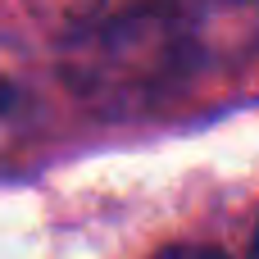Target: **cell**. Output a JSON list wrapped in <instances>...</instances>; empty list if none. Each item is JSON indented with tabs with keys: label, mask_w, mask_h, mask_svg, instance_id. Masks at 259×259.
<instances>
[{
	"label": "cell",
	"mask_w": 259,
	"mask_h": 259,
	"mask_svg": "<svg viewBox=\"0 0 259 259\" xmlns=\"http://www.w3.org/2000/svg\"><path fill=\"white\" fill-rule=\"evenodd\" d=\"M223 14L228 9L209 0L109 5L68 32L59 73L73 96L100 114L159 105L200 68H209L228 41H237V27H223Z\"/></svg>",
	"instance_id": "cell-1"
},
{
	"label": "cell",
	"mask_w": 259,
	"mask_h": 259,
	"mask_svg": "<svg viewBox=\"0 0 259 259\" xmlns=\"http://www.w3.org/2000/svg\"><path fill=\"white\" fill-rule=\"evenodd\" d=\"M41 127V82L27 50L0 32V164H9Z\"/></svg>",
	"instance_id": "cell-2"
},
{
	"label": "cell",
	"mask_w": 259,
	"mask_h": 259,
	"mask_svg": "<svg viewBox=\"0 0 259 259\" xmlns=\"http://www.w3.org/2000/svg\"><path fill=\"white\" fill-rule=\"evenodd\" d=\"M250 246H255V250H259V232H255V241H250Z\"/></svg>",
	"instance_id": "cell-3"
}]
</instances>
